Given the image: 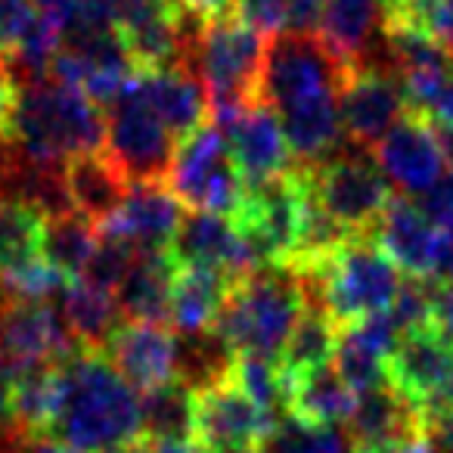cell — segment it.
Instances as JSON below:
<instances>
[{"label": "cell", "instance_id": "83f0119b", "mask_svg": "<svg viewBox=\"0 0 453 453\" xmlns=\"http://www.w3.org/2000/svg\"><path fill=\"white\" fill-rule=\"evenodd\" d=\"M286 140H289L292 156L298 165H320L345 143V127H342L339 96L317 100L308 106H298L292 112L280 115Z\"/></svg>", "mask_w": 453, "mask_h": 453}, {"label": "cell", "instance_id": "603a6c76", "mask_svg": "<svg viewBox=\"0 0 453 453\" xmlns=\"http://www.w3.org/2000/svg\"><path fill=\"white\" fill-rule=\"evenodd\" d=\"M63 187L75 214L100 226L125 202L127 180L106 152H81L63 165Z\"/></svg>", "mask_w": 453, "mask_h": 453}, {"label": "cell", "instance_id": "836d02e7", "mask_svg": "<svg viewBox=\"0 0 453 453\" xmlns=\"http://www.w3.org/2000/svg\"><path fill=\"white\" fill-rule=\"evenodd\" d=\"M230 382L265 413L277 416L286 410V397H289V382H286L283 370L273 357H258V354H236L230 370H226Z\"/></svg>", "mask_w": 453, "mask_h": 453}, {"label": "cell", "instance_id": "ba28073f", "mask_svg": "<svg viewBox=\"0 0 453 453\" xmlns=\"http://www.w3.org/2000/svg\"><path fill=\"white\" fill-rule=\"evenodd\" d=\"M345 72L317 38L277 35L267 44L265 103L283 115L308 103L339 96Z\"/></svg>", "mask_w": 453, "mask_h": 453}, {"label": "cell", "instance_id": "7c38bea8", "mask_svg": "<svg viewBox=\"0 0 453 453\" xmlns=\"http://www.w3.org/2000/svg\"><path fill=\"white\" fill-rule=\"evenodd\" d=\"M81 342L47 302H10L0 314V357L10 370L63 364Z\"/></svg>", "mask_w": 453, "mask_h": 453}, {"label": "cell", "instance_id": "d4e9b609", "mask_svg": "<svg viewBox=\"0 0 453 453\" xmlns=\"http://www.w3.org/2000/svg\"><path fill=\"white\" fill-rule=\"evenodd\" d=\"M354 403H357V395L333 366L292 379L289 397H286L289 419L320 428H335L339 422H348L354 413Z\"/></svg>", "mask_w": 453, "mask_h": 453}, {"label": "cell", "instance_id": "8d00e7d4", "mask_svg": "<svg viewBox=\"0 0 453 453\" xmlns=\"http://www.w3.org/2000/svg\"><path fill=\"white\" fill-rule=\"evenodd\" d=\"M273 453H345V438L335 428L304 426L286 416L271 438Z\"/></svg>", "mask_w": 453, "mask_h": 453}, {"label": "cell", "instance_id": "8992f818", "mask_svg": "<svg viewBox=\"0 0 453 453\" xmlns=\"http://www.w3.org/2000/svg\"><path fill=\"white\" fill-rule=\"evenodd\" d=\"M171 193L189 211H208L234 220L246 202V180L236 171L226 137L218 125L205 121L183 143H177L174 162L165 177Z\"/></svg>", "mask_w": 453, "mask_h": 453}, {"label": "cell", "instance_id": "1f68e13d", "mask_svg": "<svg viewBox=\"0 0 453 453\" xmlns=\"http://www.w3.org/2000/svg\"><path fill=\"white\" fill-rule=\"evenodd\" d=\"M96 246H100V234L88 218L69 211L47 218L44 226V258L50 261L57 271H63L69 280H81L88 271L90 258H94Z\"/></svg>", "mask_w": 453, "mask_h": 453}, {"label": "cell", "instance_id": "44dd1931", "mask_svg": "<svg viewBox=\"0 0 453 453\" xmlns=\"http://www.w3.org/2000/svg\"><path fill=\"white\" fill-rule=\"evenodd\" d=\"M137 88L177 143H183L189 134H196L208 121L205 88L196 81L187 65H174V69L162 72H137Z\"/></svg>", "mask_w": 453, "mask_h": 453}, {"label": "cell", "instance_id": "ac0fdd59", "mask_svg": "<svg viewBox=\"0 0 453 453\" xmlns=\"http://www.w3.org/2000/svg\"><path fill=\"white\" fill-rule=\"evenodd\" d=\"M376 165L388 183H397L407 193L422 196L428 187H434L444 174V156L432 121L419 112L403 115L376 146Z\"/></svg>", "mask_w": 453, "mask_h": 453}, {"label": "cell", "instance_id": "3957f363", "mask_svg": "<svg viewBox=\"0 0 453 453\" xmlns=\"http://www.w3.org/2000/svg\"><path fill=\"white\" fill-rule=\"evenodd\" d=\"M308 311V286L283 267H255L234 283L214 333L234 354L280 357L286 339Z\"/></svg>", "mask_w": 453, "mask_h": 453}, {"label": "cell", "instance_id": "7bdbcfd3", "mask_svg": "<svg viewBox=\"0 0 453 453\" xmlns=\"http://www.w3.org/2000/svg\"><path fill=\"white\" fill-rule=\"evenodd\" d=\"M171 4L177 7V13L199 22V26L224 19V16H234L236 10V0H171Z\"/></svg>", "mask_w": 453, "mask_h": 453}, {"label": "cell", "instance_id": "9c48e42d", "mask_svg": "<svg viewBox=\"0 0 453 453\" xmlns=\"http://www.w3.org/2000/svg\"><path fill=\"white\" fill-rule=\"evenodd\" d=\"M308 168L314 202L354 236L370 234L379 214L395 196L382 168L366 156L345 152V156L326 158V162L308 165Z\"/></svg>", "mask_w": 453, "mask_h": 453}, {"label": "cell", "instance_id": "f5cc1de1", "mask_svg": "<svg viewBox=\"0 0 453 453\" xmlns=\"http://www.w3.org/2000/svg\"><path fill=\"white\" fill-rule=\"evenodd\" d=\"M7 304H10V296L4 292V286H0V314H4V308H7Z\"/></svg>", "mask_w": 453, "mask_h": 453}, {"label": "cell", "instance_id": "e575fe53", "mask_svg": "<svg viewBox=\"0 0 453 453\" xmlns=\"http://www.w3.org/2000/svg\"><path fill=\"white\" fill-rule=\"evenodd\" d=\"M65 283H69V277L57 271L47 258L32 261V265L19 267V271L0 280L10 302H50L53 296H63Z\"/></svg>", "mask_w": 453, "mask_h": 453}, {"label": "cell", "instance_id": "ee69618b", "mask_svg": "<svg viewBox=\"0 0 453 453\" xmlns=\"http://www.w3.org/2000/svg\"><path fill=\"white\" fill-rule=\"evenodd\" d=\"M351 453H438V444H434V438L428 432H416L376 447H351Z\"/></svg>", "mask_w": 453, "mask_h": 453}, {"label": "cell", "instance_id": "7a4b0ae2", "mask_svg": "<svg viewBox=\"0 0 453 453\" xmlns=\"http://www.w3.org/2000/svg\"><path fill=\"white\" fill-rule=\"evenodd\" d=\"M7 140L35 165L63 168L72 156L103 152L106 112L81 90L47 78L19 88Z\"/></svg>", "mask_w": 453, "mask_h": 453}, {"label": "cell", "instance_id": "4fadbf2b", "mask_svg": "<svg viewBox=\"0 0 453 453\" xmlns=\"http://www.w3.org/2000/svg\"><path fill=\"white\" fill-rule=\"evenodd\" d=\"M106 357L134 391H156L177 382V335L168 323L125 320L103 342Z\"/></svg>", "mask_w": 453, "mask_h": 453}, {"label": "cell", "instance_id": "e0dca14e", "mask_svg": "<svg viewBox=\"0 0 453 453\" xmlns=\"http://www.w3.org/2000/svg\"><path fill=\"white\" fill-rule=\"evenodd\" d=\"M385 382L416 410L453 382V345L432 326L401 333L385 364Z\"/></svg>", "mask_w": 453, "mask_h": 453}, {"label": "cell", "instance_id": "d6986e66", "mask_svg": "<svg viewBox=\"0 0 453 453\" xmlns=\"http://www.w3.org/2000/svg\"><path fill=\"white\" fill-rule=\"evenodd\" d=\"M168 252L174 255L177 265L214 267V271L230 273L234 280L261 267L234 220L208 211H189L183 218Z\"/></svg>", "mask_w": 453, "mask_h": 453}, {"label": "cell", "instance_id": "f6af8a7d", "mask_svg": "<svg viewBox=\"0 0 453 453\" xmlns=\"http://www.w3.org/2000/svg\"><path fill=\"white\" fill-rule=\"evenodd\" d=\"M16 100H19V84H16V78L10 75L7 63H0V140L10 137Z\"/></svg>", "mask_w": 453, "mask_h": 453}, {"label": "cell", "instance_id": "30bf717a", "mask_svg": "<svg viewBox=\"0 0 453 453\" xmlns=\"http://www.w3.org/2000/svg\"><path fill=\"white\" fill-rule=\"evenodd\" d=\"M280 416L255 407L230 376L193 388V441L205 453L265 450L280 428Z\"/></svg>", "mask_w": 453, "mask_h": 453}, {"label": "cell", "instance_id": "2e32d148", "mask_svg": "<svg viewBox=\"0 0 453 453\" xmlns=\"http://www.w3.org/2000/svg\"><path fill=\"white\" fill-rule=\"evenodd\" d=\"M220 131H224L226 150L246 187H261L292 168V150L283 121L267 103L252 106Z\"/></svg>", "mask_w": 453, "mask_h": 453}, {"label": "cell", "instance_id": "277c9868", "mask_svg": "<svg viewBox=\"0 0 453 453\" xmlns=\"http://www.w3.org/2000/svg\"><path fill=\"white\" fill-rule=\"evenodd\" d=\"M271 41L240 16L205 22L196 35L193 57L208 96V121L226 127L242 112L265 103V63Z\"/></svg>", "mask_w": 453, "mask_h": 453}, {"label": "cell", "instance_id": "681fc988", "mask_svg": "<svg viewBox=\"0 0 453 453\" xmlns=\"http://www.w3.org/2000/svg\"><path fill=\"white\" fill-rule=\"evenodd\" d=\"M432 127H434V125H432ZM434 134H438V146H441V156H444L447 174H453V125L434 127Z\"/></svg>", "mask_w": 453, "mask_h": 453}, {"label": "cell", "instance_id": "d590c367", "mask_svg": "<svg viewBox=\"0 0 453 453\" xmlns=\"http://www.w3.org/2000/svg\"><path fill=\"white\" fill-rule=\"evenodd\" d=\"M134 258H137V249L125 240H112V236H100V246H96L94 258H90L88 271L81 273L84 283L96 286V289L119 292L121 280L127 277Z\"/></svg>", "mask_w": 453, "mask_h": 453}, {"label": "cell", "instance_id": "b9f144b4", "mask_svg": "<svg viewBox=\"0 0 453 453\" xmlns=\"http://www.w3.org/2000/svg\"><path fill=\"white\" fill-rule=\"evenodd\" d=\"M432 286V329L453 345V280H428Z\"/></svg>", "mask_w": 453, "mask_h": 453}, {"label": "cell", "instance_id": "ab89813d", "mask_svg": "<svg viewBox=\"0 0 453 453\" xmlns=\"http://www.w3.org/2000/svg\"><path fill=\"white\" fill-rule=\"evenodd\" d=\"M419 208L434 226L453 230V174H441V180L419 196Z\"/></svg>", "mask_w": 453, "mask_h": 453}, {"label": "cell", "instance_id": "816d5d0a", "mask_svg": "<svg viewBox=\"0 0 453 453\" xmlns=\"http://www.w3.org/2000/svg\"><path fill=\"white\" fill-rule=\"evenodd\" d=\"M112 453H152V450H150V441H137V444H127V447L112 450Z\"/></svg>", "mask_w": 453, "mask_h": 453}, {"label": "cell", "instance_id": "60d3db41", "mask_svg": "<svg viewBox=\"0 0 453 453\" xmlns=\"http://www.w3.org/2000/svg\"><path fill=\"white\" fill-rule=\"evenodd\" d=\"M329 0H289V16H286V35H304L317 38L323 13Z\"/></svg>", "mask_w": 453, "mask_h": 453}, {"label": "cell", "instance_id": "484cf974", "mask_svg": "<svg viewBox=\"0 0 453 453\" xmlns=\"http://www.w3.org/2000/svg\"><path fill=\"white\" fill-rule=\"evenodd\" d=\"M348 432H351V447H376L385 441L426 432V426L419 422L416 410L385 382L357 395L354 413L348 419Z\"/></svg>", "mask_w": 453, "mask_h": 453}, {"label": "cell", "instance_id": "c3c4849f", "mask_svg": "<svg viewBox=\"0 0 453 453\" xmlns=\"http://www.w3.org/2000/svg\"><path fill=\"white\" fill-rule=\"evenodd\" d=\"M152 453H205L193 438H171V441H150Z\"/></svg>", "mask_w": 453, "mask_h": 453}, {"label": "cell", "instance_id": "7402d4cb", "mask_svg": "<svg viewBox=\"0 0 453 453\" xmlns=\"http://www.w3.org/2000/svg\"><path fill=\"white\" fill-rule=\"evenodd\" d=\"M236 280L224 271L202 265H180L171 283V314L168 323L183 335H202L214 329L226 296Z\"/></svg>", "mask_w": 453, "mask_h": 453}, {"label": "cell", "instance_id": "7dc6e473", "mask_svg": "<svg viewBox=\"0 0 453 453\" xmlns=\"http://www.w3.org/2000/svg\"><path fill=\"white\" fill-rule=\"evenodd\" d=\"M35 7H38L41 16H47V19H53L57 26H69L72 13H75V0H35Z\"/></svg>", "mask_w": 453, "mask_h": 453}, {"label": "cell", "instance_id": "bcb514c9", "mask_svg": "<svg viewBox=\"0 0 453 453\" xmlns=\"http://www.w3.org/2000/svg\"><path fill=\"white\" fill-rule=\"evenodd\" d=\"M13 376L10 364L0 357V426H10L13 419Z\"/></svg>", "mask_w": 453, "mask_h": 453}, {"label": "cell", "instance_id": "4dcf8cb0", "mask_svg": "<svg viewBox=\"0 0 453 453\" xmlns=\"http://www.w3.org/2000/svg\"><path fill=\"white\" fill-rule=\"evenodd\" d=\"M63 320L81 345L103 348L109 333L119 326V302L112 292L84 280H69L63 289Z\"/></svg>", "mask_w": 453, "mask_h": 453}, {"label": "cell", "instance_id": "f1b7e54d", "mask_svg": "<svg viewBox=\"0 0 453 453\" xmlns=\"http://www.w3.org/2000/svg\"><path fill=\"white\" fill-rule=\"evenodd\" d=\"M335 345H339V323L320 304H314V308L308 304V311L296 323V329H292V335L286 339L283 351L277 357L286 382L329 366L335 357Z\"/></svg>", "mask_w": 453, "mask_h": 453}, {"label": "cell", "instance_id": "5bb4252c", "mask_svg": "<svg viewBox=\"0 0 453 453\" xmlns=\"http://www.w3.org/2000/svg\"><path fill=\"white\" fill-rule=\"evenodd\" d=\"M180 224V202L168 183H127L125 202L96 226V234L131 242L137 252H168Z\"/></svg>", "mask_w": 453, "mask_h": 453}, {"label": "cell", "instance_id": "cb8c5ba5", "mask_svg": "<svg viewBox=\"0 0 453 453\" xmlns=\"http://www.w3.org/2000/svg\"><path fill=\"white\" fill-rule=\"evenodd\" d=\"M177 261L171 252H137L127 277L121 280L115 302L127 320L168 323L171 314V283H174Z\"/></svg>", "mask_w": 453, "mask_h": 453}, {"label": "cell", "instance_id": "74e56055", "mask_svg": "<svg viewBox=\"0 0 453 453\" xmlns=\"http://www.w3.org/2000/svg\"><path fill=\"white\" fill-rule=\"evenodd\" d=\"M38 22L35 0H0V63H7Z\"/></svg>", "mask_w": 453, "mask_h": 453}, {"label": "cell", "instance_id": "f546056e", "mask_svg": "<svg viewBox=\"0 0 453 453\" xmlns=\"http://www.w3.org/2000/svg\"><path fill=\"white\" fill-rule=\"evenodd\" d=\"M47 214L19 199H0V280L44 258Z\"/></svg>", "mask_w": 453, "mask_h": 453}, {"label": "cell", "instance_id": "f35d334b", "mask_svg": "<svg viewBox=\"0 0 453 453\" xmlns=\"http://www.w3.org/2000/svg\"><path fill=\"white\" fill-rule=\"evenodd\" d=\"M236 10H240V19L265 38H277L286 32L289 0H236Z\"/></svg>", "mask_w": 453, "mask_h": 453}, {"label": "cell", "instance_id": "8fae6325", "mask_svg": "<svg viewBox=\"0 0 453 453\" xmlns=\"http://www.w3.org/2000/svg\"><path fill=\"white\" fill-rule=\"evenodd\" d=\"M339 112L345 137L360 150H376L385 134L410 112V106L395 75L376 65H357L342 78Z\"/></svg>", "mask_w": 453, "mask_h": 453}, {"label": "cell", "instance_id": "f907efd6", "mask_svg": "<svg viewBox=\"0 0 453 453\" xmlns=\"http://www.w3.org/2000/svg\"><path fill=\"white\" fill-rule=\"evenodd\" d=\"M432 438H434V444H438L441 450L453 453V413L444 416V419L432 428Z\"/></svg>", "mask_w": 453, "mask_h": 453}, {"label": "cell", "instance_id": "5b68a950", "mask_svg": "<svg viewBox=\"0 0 453 453\" xmlns=\"http://www.w3.org/2000/svg\"><path fill=\"white\" fill-rule=\"evenodd\" d=\"M308 283L320 296V308L339 326L388 311L401 289L397 267L379 252L370 236L348 240L314 277L304 280V286Z\"/></svg>", "mask_w": 453, "mask_h": 453}, {"label": "cell", "instance_id": "d6a6232c", "mask_svg": "<svg viewBox=\"0 0 453 453\" xmlns=\"http://www.w3.org/2000/svg\"><path fill=\"white\" fill-rule=\"evenodd\" d=\"M146 441L193 438V388L183 382H168L140 397Z\"/></svg>", "mask_w": 453, "mask_h": 453}, {"label": "cell", "instance_id": "4316f807", "mask_svg": "<svg viewBox=\"0 0 453 453\" xmlns=\"http://www.w3.org/2000/svg\"><path fill=\"white\" fill-rule=\"evenodd\" d=\"M379 19H382L379 0H329L317 41L342 69H357L364 65V53Z\"/></svg>", "mask_w": 453, "mask_h": 453}, {"label": "cell", "instance_id": "6da1fadb", "mask_svg": "<svg viewBox=\"0 0 453 453\" xmlns=\"http://www.w3.org/2000/svg\"><path fill=\"white\" fill-rule=\"evenodd\" d=\"M44 438L75 453H112L146 441L137 391L103 348L78 345L59 364V407Z\"/></svg>", "mask_w": 453, "mask_h": 453}, {"label": "cell", "instance_id": "52a82bcc", "mask_svg": "<svg viewBox=\"0 0 453 453\" xmlns=\"http://www.w3.org/2000/svg\"><path fill=\"white\" fill-rule=\"evenodd\" d=\"M177 152V140L158 121L137 88V75L125 94L106 109V156L127 183L165 180Z\"/></svg>", "mask_w": 453, "mask_h": 453}, {"label": "cell", "instance_id": "ffe728a7", "mask_svg": "<svg viewBox=\"0 0 453 453\" xmlns=\"http://www.w3.org/2000/svg\"><path fill=\"white\" fill-rule=\"evenodd\" d=\"M397 339H401V329L395 326L388 311L339 326L333 370L351 385L354 395L379 388L385 385V364H388V354L395 351Z\"/></svg>", "mask_w": 453, "mask_h": 453}, {"label": "cell", "instance_id": "9a60e30c", "mask_svg": "<svg viewBox=\"0 0 453 453\" xmlns=\"http://www.w3.org/2000/svg\"><path fill=\"white\" fill-rule=\"evenodd\" d=\"M379 252L403 271L410 280H434V265H438L441 226L428 220V214L419 208V202L410 196H391L385 211L372 224L370 234Z\"/></svg>", "mask_w": 453, "mask_h": 453}]
</instances>
